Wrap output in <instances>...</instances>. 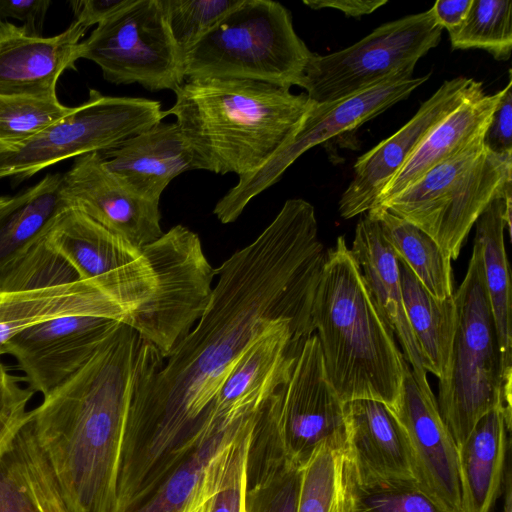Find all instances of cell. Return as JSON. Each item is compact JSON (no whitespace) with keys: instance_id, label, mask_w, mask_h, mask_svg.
<instances>
[{"instance_id":"cell-1","label":"cell","mask_w":512,"mask_h":512,"mask_svg":"<svg viewBox=\"0 0 512 512\" xmlns=\"http://www.w3.org/2000/svg\"><path fill=\"white\" fill-rule=\"evenodd\" d=\"M326 255L313 205L294 198L216 269L196 325L131 404L122 460L135 483L159 484L218 433L210 421L215 397L256 340L286 322L314 334L312 305Z\"/></svg>"},{"instance_id":"cell-2","label":"cell","mask_w":512,"mask_h":512,"mask_svg":"<svg viewBox=\"0 0 512 512\" xmlns=\"http://www.w3.org/2000/svg\"><path fill=\"white\" fill-rule=\"evenodd\" d=\"M164 357L120 323L89 360L29 410L27 423L71 512H115L134 397Z\"/></svg>"},{"instance_id":"cell-3","label":"cell","mask_w":512,"mask_h":512,"mask_svg":"<svg viewBox=\"0 0 512 512\" xmlns=\"http://www.w3.org/2000/svg\"><path fill=\"white\" fill-rule=\"evenodd\" d=\"M172 115L197 170L249 175L284 144L313 101L306 93L245 79H187L175 92Z\"/></svg>"},{"instance_id":"cell-4","label":"cell","mask_w":512,"mask_h":512,"mask_svg":"<svg viewBox=\"0 0 512 512\" xmlns=\"http://www.w3.org/2000/svg\"><path fill=\"white\" fill-rule=\"evenodd\" d=\"M311 319L340 399H371L393 409L406 361L344 236L327 251Z\"/></svg>"},{"instance_id":"cell-5","label":"cell","mask_w":512,"mask_h":512,"mask_svg":"<svg viewBox=\"0 0 512 512\" xmlns=\"http://www.w3.org/2000/svg\"><path fill=\"white\" fill-rule=\"evenodd\" d=\"M453 297L456 328L449 363L439 379L436 401L459 447L479 419L492 409L501 407L511 416V381L503 374L481 248L475 241L466 275Z\"/></svg>"},{"instance_id":"cell-6","label":"cell","mask_w":512,"mask_h":512,"mask_svg":"<svg viewBox=\"0 0 512 512\" xmlns=\"http://www.w3.org/2000/svg\"><path fill=\"white\" fill-rule=\"evenodd\" d=\"M290 11L272 0H240L184 55L185 79H245L301 86L312 56Z\"/></svg>"},{"instance_id":"cell-7","label":"cell","mask_w":512,"mask_h":512,"mask_svg":"<svg viewBox=\"0 0 512 512\" xmlns=\"http://www.w3.org/2000/svg\"><path fill=\"white\" fill-rule=\"evenodd\" d=\"M483 139L374 207L412 223L456 260L472 226L489 204L511 196L512 153H494Z\"/></svg>"},{"instance_id":"cell-8","label":"cell","mask_w":512,"mask_h":512,"mask_svg":"<svg viewBox=\"0 0 512 512\" xmlns=\"http://www.w3.org/2000/svg\"><path fill=\"white\" fill-rule=\"evenodd\" d=\"M165 118L159 101L95 89L72 112L30 140L0 150V179H27L69 158L117 147Z\"/></svg>"},{"instance_id":"cell-9","label":"cell","mask_w":512,"mask_h":512,"mask_svg":"<svg viewBox=\"0 0 512 512\" xmlns=\"http://www.w3.org/2000/svg\"><path fill=\"white\" fill-rule=\"evenodd\" d=\"M442 31L431 8L384 23L342 50L313 53L300 87L318 104L347 98L414 70L418 60L439 44Z\"/></svg>"},{"instance_id":"cell-10","label":"cell","mask_w":512,"mask_h":512,"mask_svg":"<svg viewBox=\"0 0 512 512\" xmlns=\"http://www.w3.org/2000/svg\"><path fill=\"white\" fill-rule=\"evenodd\" d=\"M81 58L98 65L113 84L137 83L152 92H175L185 82L184 57L160 0H132L98 24L81 42Z\"/></svg>"},{"instance_id":"cell-11","label":"cell","mask_w":512,"mask_h":512,"mask_svg":"<svg viewBox=\"0 0 512 512\" xmlns=\"http://www.w3.org/2000/svg\"><path fill=\"white\" fill-rule=\"evenodd\" d=\"M407 70L347 98L313 103L296 130L255 172L240 177L215 205L213 214L222 224L238 219L247 204L276 184L287 168L310 148L322 144L381 114L428 80L430 73L413 77Z\"/></svg>"},{"instance_id":"cell-12","label":"cell","mask_w":512,"mask_h":512,"mask_svg":"<svg viewBox=\"0 0 512 512\" xmlns=\"http://www.w3.org/2000/svg\"><path fill=\"white\" fill-rule=\"evenodd\" d=\"M270 410L284 456L300 468L323 444L345 449V403L327 377L316 333L305 339L289 381L272 397Z\"/></svg>"},{"instance_id":"cell-13","label":"cell","mask_w":512,"mask_h":512,"mask_svg":"<svg viewBox=\"0 0 512 512\" xmlns=\"http://www.w3.org/2000/svg\"><path fill=\"white\" fill-rule=\"evenodd\" d=\"M480 89H483L482 82L472 78L459 76L444 81L405 125L360 156L354 165L353 178L339 201L341 217L350 219L368 212L429 131Z\"/></svg>"},{"instance_id":"cell-14","label":"cell","mask_w":512,"mask_h":512,"mask_svg":"<svg viewBox=\"0 0 512 512\" xmlns=\"http://www.w3.org/2000/svg\"><path fill=\"white\" fill-rule=\"evenodd\" d=\"M122 322L92 315H67L30 326L7 344L25 381L43 396L66 381Z\"/></svg>"},{"instance_id":"cell-15","label":"cell","mask_w":512,"mask_h":512,"mask_svg":"<svg viewBox=\"0 0 512 512\" xmlns=\"http://www.w3.org/2000/svg\"><path fill=\"white\" fill-rule=\"evenodd\" d=\"M61 196L68 208L84 213L138 248L164 233L159 201L143 198L123 186L99 152L75 158L62 174Z\"/></svg>"},{"instance_id":"cell-16","label":"cell","mask_w":512,"mask_h":512,"mask_svg":"<svg viewBox=\"0 0 512 512\" xmlns=\"http://www.w3.org/2000/svg\"><path fill=\"white\" fill-rule=\"evenodd\" d=\"M393 411L408 436L418 485L450 512H464L458 446L436 397L420 388L407 362Z\"/></svg>"},{"instance_id":"cell-17","label":"cell","mask_w":512,"mask_h":512,"mask_svg":"<svg viewBox=\"0 0 512 512\" xmlns=\"http://www.w3.org/2000/svg\"><path fill=\"white\" fill-rule=\"evenodd\" d=\"M308 338L290 322L256 340L238 359L219 389L210 420L219 431L261 408L287 384L300 349Z\"/></svg>"},{"instance_id":"cell-18","label":"cell","mask_w":512,"mask_h":512,"mask_svg":"<svg viewBox=\"0 0 512 512\" xmlns=\"http://www.w3.org/2000/svg\"><path fill=\"white\" fill-rule=\"evenodd\" d=\"M345 425L344 463L358 482L417 483L408 436L391 407L371 399L348 401Z\"/></svg>"},{"instance_id":"cell-19","label":"cell","mask_w":512,"mask_h":512,"mask_svg":"<svg viewBox=\"0 0 512 512\" xmlns=\"http://www.w3.org/2000/svg\"><path fill=\"white\" fill-rule=\"evenodd\" d=\"M86 29L73 21L51 37L0 21V94L56 96L57 82L75 69Z\"/></svg>"},{"instance_id":"cell-20","label":"cell","mask_w":512,"mask_h":512,"mask_svg":"<svg viewBox=\"0 0 512 512\" xmlns=\"http://www.w3.org/2000/svg\"><path fill=\"white\" fill-rule=\"evenodd\" d=\"M67 315L111 318L133 329L137 314L96 283L75 280L22 289L0 288V356L10 340L37 323Z\"/></svg>"},{"instance_id":"cell-21","label":"cell","mask_w":512,"mask_h":512,"mask_svg":"<svg viewBox=\"0 0 512 512\" xmlns=\"http://www.w3.org/2000/svg\"><path fill=\"white\" fill-rule=\"evenodd\" d=\"M100 154L123 186L153 201L160 200L174 178L197 170L194 153L176 122L161 121Z\"/></svg>"},{"instance_id":"cell-22","label":"cell","mask_w":512,"mask_h":512,"mask_svg":"<svg viewBox=\"0 0 512 512\" xmlns=\"http://www.w3.org/2000/svg\"><path fill=\"white\" fill-rule=\"evenodd\" d=\"M350 250L378 309L399 341L417 384L426 393L433 394L419 345L405 313L397 257L383 237L378 221L371 215L366 214L358 221Z\"/></svg>"},{"instance_id":"cell-23","label":"cell","mask_w":512,"mask_h":512,"mask_svg":"<svg viewBox=\"0 0 512 512\" xmlns=\"http://www.w3.org/2000/svg\"><path fill=\"white\" fill-rule=\"evenodd\" d=\"M503 93L504 88L494 94H486L484 88L480 89L440 120L388 181L374 206L397 195L434 166L483 139Z\"/></svg>"},{"instance_id":"cell-24","label":"cell","mask_w":512,"mask_h":512,"mask_svg":"<svg viewBox=\"0 0 512 512\" xmlns=\"http://www.w3.org/2000/svg\"><path fill=\"white\" fill-rule=\"evenodd\" d=\"M254 412L210 438L130 512H187L213 497L221 488L235 443Z\"/></svg>"},{"instance_id":"cell-25","label":"cell","mask_w":512,"mask_h":512,"mask_svg":"<svg viewBox=\"0 0 512 512\" xmlns=\"http://www.w3.org/2000/svg\"><path fill=\"white\" fill-rule=\"evenodd\" d=\"M511 416L496 407L482 416L458 447L464 512H491L511 451Z\"/></svg>"},{"instance_id":"cell-26","label":"cell","mask_w":512,"mask_h":512,"mask_svg":"<svg viewBox=\"0 0 512 512\" xmlns=\"http://www.w3.org/2000/svg\"><path fill=\"white\" fill-rule=\"evenodd\" d=\"M0 512H71L48 459L27 427L0 454Z\"/></svg>"},{"instance_id":"cell-27","label":"cell","mask_w":512,"mask_h":512,"mask_svg":"<svg viewBox=\"0 0 512 512\" xmlns=\"http://www.w3.org/2000/svg\"><path fill=\"white\" fill-rule=\"evenodd\" d=\"M475 239L481 248L485 287L495 323L503 374L511 381L512 324L511 280L504 231H511V196L497 198L475 222Z\"/></svg>"},{"instance_id":"cell-28","label":"cell","mask_w":512,"mask_h":512,"mask_svg":"<svg viewBox=\"0 0 512 512\" xmlns=\"http://www.w3.org/2000/svg\"><path fill=\"white\" fill-rule=\"evenodd\" d=\"M62 174L49 173L0 205V272L42 239L67 206Z\"/></svg>"},{"instance_id":"cell-29","label":"cell","mask_w":512,"mask_h":512,"mask_svg":"<svg viewBox=\"0 0 512 512\" xmlns=\"http://www.w3.org/2000/svg\"><path fill=\"white\" fill-rule=\"evenodd\" d=\"M397 261L405 313L419 345L424 368L440 379L448 366L455 334L454 297L435 298L403 260L397 257Z\"/></svg>"},{"instance_id":"cell-30","label":"cell","mask_w":512,"mask_h":512,"mask_svg":"<svg viewBox=\"0 0 512 512\" xmlns=\"http://www.w3.org/2000/svg\"><path fill=\"white\" fill-rule=\"evenodd\" d=\"M367 214L378 221L395 255L432 296L445 299L454 294L451 259L428 234L380 207H373Z\"/></svg>"},{"instance_id":"cell-31","label":"cell","mask_w":512,"mask_h":512,"mask_svg":"<svg viewBox=\"0 0 512 512\" xmlns=\"http://www.w3.org/2000/svg\"><path fill=\"white\" fill-rule=\"evenodd\" d=\"M449 38L453 49H481L497 60H508L512 50V2L472 0L463 25Z\"/></svg>"},{"instance_id":"cell-32","label":"cell","mask_w":512,"mask_h":512,"mask_svg":"<svg viewBox=\"0 0 512 512\" xmlns=\"http://www.w3.org/2000/svg\"><path fill=\"white\" fill-rule=\"evenodd\" d=\"M56 96L0 94V150L14 148L72 112Z\"/></svg>"},{"instance_id":"cell-33","label":"cell","mask_w":512,"mask_h":512,"mask_svg":"<svg viewBox=\"0 0 512 512\" xmlns=\"http://www.w3.org/2000/svg\"><path fill=\"white\" fill-rule=\"evenodd\" d=\"M342 478L347 512H450L417 483H360L344 463Z\"/></svg>"},{"instance_id":"cell-34","label":"cell","mask_w":512,"mask_h":512,"mask_svg":"<svg viewBox=\"0 0 512 512\" xmlns=\"http://www.w3.org/2000/svg\"><path fill=\"white\" fill-rule=\"evenodd\" d=\"M302 468L282 454H265L256 479L247 485L244 512H297Z\"/></svg>"},{"instance_id":"cell-35","label":"cell","mask_w":512,"mask_h":512,"mask_svg":"<svg viewBox=\"0 0 512 512\" xmlns=\"http://www.w3.org/2000/svg\"><path fill=\"white\" fill-rule=\"evenodd\" d=\"M344 449L323 444L302 468L297 512H332L339 489Z\"/></svg>"},{"instance_id":"cell-36","label":"cell","mask_w":512,"mask_h":512,"mask_svg":"<svg viewBox=\"0 0 512 512\" xmlns=\"http://www.w3.org/2000/svg\"><path fill=\"white\" fill-rule=\"evenodd\" d=\"M240 0H160L171 35L185 53Z\"/></svg>"},{"instance_id":"cell-37","label":"cell","mask_w":512,"mask_h":512,"mask_svg":"<svg viewBox=\"0 0 512 512\" xmlns=\"http://www.w3.org/2000/svg\"><path fill=\"white\" fill-rule=\"evenodd\" d=\"M264 405L252 414L239 435L221 488L212 499L210 512H244L249 451L254 428Z\"/></svg>"},{"instance_id":"cell-38","label":"cell","mask_w":512,"mask_h":512,"mask_svg":"<svg viewBox=\"0 0 512 512\" xmlns=\"http://www.w3.org/2000/svg\"><path fill=\"white\" fill-rule=\"evenodd\" d=\"M0 360V454L28 419V403L34 391L22 385Z\"/></svg>"},{"instance_id":"cell-39","label":"cell","mask_w":512,"mask_h":512,"mask_svg":"<svg viewBox=\"0 0 512 512\" xmlns=\"http://www.w3.org/2000/svg\"><path fill=\"white\" fill-rule=\"evenodd\" d=\"M483 142L494 153H512V78L510 69L508 83L493 112Z\"/></svg>"},{"instance_id":"cell-40","label":"cell","mask_w":512,"mask_h":512,"mask_svg":"<svg viewBox=\"0 0 512 512\" xmlns=\"http://www.w3.org/2000/svg\"><path fill=\"white\" fill-rule=\"evenodd\" d=\"M49 6V0H0V21L13 18L21 21L28 32L42 35L41 31Z\"/></svg>"},{"instance_id":"cell-41","label":"cell","mask_w":512,"mask_h":512,"mask_svg":"<svg viewBox=\"0 0 512 512\" xmlns=\"http://www.w3.org/2000/svg\"><path fill=\"white\" fill-rule=\"evenodd\" d=\"M132 0H74L70 2L74 21L88 29L128 6Z\"/></svg>"},{"instance_id":"cell-42","label":"cell","mask_w":512,"mask_h":512,"mask_svg":"<svg viewBox=\"0 0 512 512\" xmlns=\"http://www.w3.org/2000/svg\"><path fill=\"white\" fill-rule=\"evenodd\" d=\"M472 0H438L431 7L437 23L454 34L463 25Z\"/></svg>"},{"instance_id":"cell-43","label":"cell","mask_w":512,"mask_h":512,"mask_svg":"<svg viewBox=\"0 0 512 512\" xmlns=\"http://www.w3.org/2000/svg\"><path fill=\"white\" fill-rule=\"evenodd\" d=\"M309 8L318 10L332 8L349 17H361L373 13L387 3V0H305Z\"/></svg>"},{"instance_id":"cell-44","label":"cell","mask_w":512,"mask_h":512,"mask_svg":"<svg viewBox=\"0 0 512 512\" xmlns=\"http://www.w3.org/2000/svg\"><path fill=\"white\" fill-rule=\"evenodd\" d=\"M512 470H511V451L508 454L502 488L504 490V502L502 512H512Z\"/></svg>"},{"instance_id":"cell-45","label":"cell","mask_w":512,"mask_h":512,"mask_svg":"<svg viewBox=\"0 0 512 512\" xmlns=\"http://www.w3.org/2000/svg\"><path fill=\"white\" fill-rule=\"evenodd\" d=\"M332 512H347V501H346V494H345V489H344V484H343L342 472H341L339 489H338V492L336 495V499H335V502L333 505Z\"/></svg>"},{"instance_id":"cell-46","label":"cell","mask_w":512,"mask_h":512,"mask_svg":"<svg viewBox=\"0 0 512 512\" xmlns=\"http://www.w3.org/2000/svg\"><path fill=\"white\" fill-rule=\"evenodd\" d=\"M213 497L208 498L205 501L195 505L187 512H210L211 502H212Z\"/></svg>"},{"instance_id":"cell-47","label":"cell","mask_w":512,"mask_h":512,"mask_svg":"<svg viewBox=\"0 0 512 512\" xmlns=\"http://www.w3.org/2000/svg\"><path fill=\"white\" fill-rule=\"evenodd\" d=\"M8 198H9V196H0V205H2L4 202H6Z\"/></svg>"}]
</instances>
